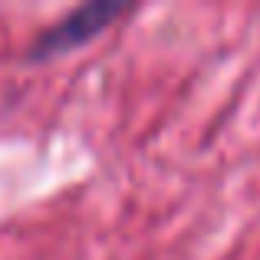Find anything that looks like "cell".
<instances>
[{"instance_id": "cell-1", "label": "cell", "mask_w": 260, "mask_h": 260, "mask_svg": "<svg viewBox=\"0 0 260 260\" xmlns=\"http://www.w3.org/2000/svg\"><path fill=\"white\" fill-rule=\"evenodd\" d=\"M132 7L128 4H112V0H95V4H83L76 10H70L63 20H56L53 26H46L37 40L30 43L26 56L30 59H50V56H63L70 50L92 43L95 37L109 30L115 20L128 17Z\"/></svg>"}]
</instances>
